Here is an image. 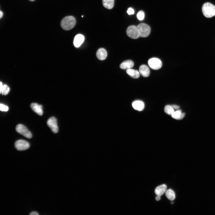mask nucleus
I'll list each match as a JSON object with an SVG mask.
<instances>
[{
  "instance_id": "nucleus-1",
  "label": "nucleus",
  "mask_w": 215,
  "mask_h": 215,
  "mask_svg": "<svg viewBox=\"0 0 215 215\" xmlns=\"http://www.w3.org/2000/svg\"><path fill=\"white\" fill-rule=\"evenodd\" d=\"M76 20L75 18L72 16L64 17L61 22V26L63 29L68 30L73 28L75 26Z\"/></svg>"
},
{
  "instance_id": "nucleus-2",
  "label": "nucleus",
  "mask_w": 215,
  "mask_h": 215,
  "mask_svg": "<svg viewBox=\"0 0 215 215\" xmlns=\"http://www.w3.org/2000/svg\"><path fill=\"white\" fill-rule=\"evenodd\" d=\"M204 15L207 18H211L215 15V6L209 2L204 3L202 7Z\"/></svg>"
},
{
  "instance_id": "nucleus-3",
  "label": "nucleus",
  "mask_w": 215,
  "mask_h": 215,
  "mask_svg": "<svg viewBox=\"0 0 215 215\" xmlns=\"http://www.w3.org/2000/svg\"><path fill=\"white\" fill-rule=\"evenodd\" d=\"M139 34L140 37H146L149 35L150 31V27L147 24L140 23L137 26Z\"/></svg>"
},
{
  "instance_id": "nucleus-4",
  "label": "nucleus",
  "mask_w": 215,
  "mask_h": 215,
  "mask_svg": "<svg viewBox=\"0 0 215 215\" xmlns=\"http://www.w3.org/2000/svg\"><path fill=\"white\" fill-rule=\"evenodd\" d=\"M126 33L129 37L133 39H137L140 37L138 27L135 25L129 26L127 29Z\"/></svg>"
},
{
  "instance_id": "nucleus-5",
  "label": "nucleus",
  "mask_w": 215,
  "mask_h": 215,
  "mask_svg": "<svg viewBox=\"0 0 215 215\" xmlns=\"http://www.w3.org/2000/svg\"><path fill=\"white\" fill-rule=\"evenodd\" d=\"M16 131L27 138H30L32 137V134L28 130L27 128L22 124L18 125L16 127Z\"/></svg>"
},
{
  "instance_id": "nucleus-6",
  "label": "nucleus",
  "mask_w": 215,
  "mask_h": 215,
  "mask_svg": "<svg viewBox=\"0 0 215 215\" xmlns=\"http://www.w3.org/2000/svg\"><path fill=\"white\" fill-rule=\"evenodd\" d=\"M148 64L150 67L154 70H158L161 68L162 63L159 59L156 58H151L148 62Z\"/></svg>"
},
{
  "instance_id": "nucleus-7",
  "label": "nucleus",
  "mask_w": 215,
  "mask_h": 215,
  "mask_svg": "<svg viewBox=\"0 0 215 215\" xmlns=\"http://www.w3.org/2000/svg\"><path fill=\"white\" fill-rule=\"evenodd\" d=\"M16 148L19 150H23L28 149L30 146L28 142L23 139L19 140L15 143Z\"/></svg>"
},
{
  "instance_id": "nucleus-8",
  "label": "nucleus",
  "mask_w": 215,
  "mask_h": 215,
  "mask_svg": "<svg viewBox=\"0 0 215 215\" xmlns=\"http://www.w3.org/2000/svg\"><path fill=\"white\" fill-rule=\"evenodd\" d=\"M47 124L54 133H56L58 132L59 129L57 120L56 118L54 117L50 118L47 121Z\"/></svg>"
},
{
  "instance_id": "nucleus-9",
  "label": "nucleus",
  "mask_w": 215,
  "mask_h": 215,
  "mask_svg": "<svg viewBox=\"0 0 215 215\" xmlns=\"http://www.w3.org/2000/svg\"><path fill=\"white\" fill-rule=\"evenodd\" d=\"M84 37L81 34H78L76 36L73 40V44L76 47H78L82 44L84 40Z\"/></svg>"
},
{
  "instance_id": "nucleus-10",
  "label": "nucleus",
  "mask_w": 215,
  "mask_h": 215,
  "mask_svg": "<svg viewBox=\"0 0 215 215\" xmlns=\"http://www.w3.org/2000/svg\"><path fill=\"white\" fill-rule=\"evenodd\" d=\"M30 107L32 110L39 115L41 116L43 114L42 107V105L33 103L31 104Z\"/></svg>"
},
{
  "instance_id": "nucleus-11",
  "label": "nucleus",
  "mask_w": 215,
  "mask_h": 215,
  "mask_svg": "<svg viewBox=\"0 0 215 215\" xmlns=\"http://www.w3.org/2000/svg\"><path fill=\"white\" fill-rule=\"evenodd\" d=\"M139 72L140 74L144 77H148L150 73L149 68L145 64H142L140 66Z\"/></svg>"
},
{
  "instance_id": "nucleus-12",
  "label": "nucleus",
  "mask_w": 215,
  "mask_h": 215,
  "mask_svg": "<svg viewBox=\"0 0 215 215\" xmlns=\"http://www.w3.org/2000/svg\"><path fill=\"white\" fill-rule=\"evenodd\" d=\"M96 56L99 59L103 60L105 59L107 57V52L104 48H100L97 51Z\"/></svg>"
},
{
  "instance_id": "nucleus-13",
  "label": "nucleus",
  "mask_w": 215,
  "mask_h": 215,
  "mask_svg": "<svg viewBox=\"0 0 215 215\" xmlns=\"http://www.w3.org/2000/svg\"><path fill=\"white\" fill-rule=\"evenodd\" d=\"M133 66V62L131 60H128L122 62L120 64V67L122 69L127 70L131 69Z\"/></svg>"
},
{
  "instance_id": "nucleus-14",
  "label": "nucleus",
  "mask_w": 215,
  "mask_h": 215,
  "mask_svg": "<svg viewBox=\"0 0 215 215\" xmlns=\"http://www.w3.org/2000/svg\"><path fill=\"white\" fill-rule=\"evenodd\" d=\"M167 188V186L162 184L157 187L155 190V193L157 196H161L166 192Z\"/></svg>"
},
{
  "instance_id": "nucleus-15",
  "label": "nucleus",
  "mask_w": 215,
  "mask_h": 215,
  "mask_svg": "<svg viewBox=\"0 0 215 215\" xmlns=\"http://www.w3.org/2000/svg\"><path fill=\"white\" fill-rule=\"evenodd\" d=\"M133 108L139 111L143 110L144 108V104L142 101L137 100L134 102L132 104Z\"/></svg>"
},
{
  "instance_id": "nucleus-16",
  "label": "nucleus",
  "mask_w": 215,
  "mask_h": 215,
  "mask_svg": "<svg viewBox=\"0 0 215 215\" xmlns=\"http://www.w3.org/2000/svg\"><path fill=\"white\" fill-rule=\"evenodd\" d=\"M185 115V113H182L181 110H178L176 111H174L171 116L174 119L180 120L183 118Z\"/></svg>"
},
{
  "instance_id": "nucleus-17",
  "label": "nucleus",
  "mask_w": 215,
  "mask_h": 215,
  "mask_svg": "<svg viewBox=\"0 0 215 215\" xmlns=\"http://www.w3.org/2000/svg\"><path fill=\"white\" fill-rule=\"evenodd\" d=\"M126 73L134 79L138 78L140 76L139 72L133 69H130L127 70Z\"/></svg>"
},
{
  "instance_id": "nucleus-18",
  "label": "nucleus",
  "mask_w": 215,
  "mask_h": 215,
  "mask_svg": "<svg viewBox=\"0 0 215 215\" xmlns=\"http://www.w3.org/2000/svg\"><path fill=\"white\" fill-rule=\"evenodd\" d=\"M114 1V0H102V4L105 8L111 9L113 7Z\"/></svg>"
},
{
  "instance_id": "nucleus-19",
  "label": "nucleus",
  "mask_w": 215,
  "mask_h": 215,
  "mask_svg": "<svg viewBox=\"0 0 215 215\" xmlns=\"http://www.w3.org/2000/svg\"><path fill=\"white\" fill-rule=\"evenodd\" d=\"M0 93L3 95L7 94L10 90V88L7 85H3L1 82H0Z\"/></svg>"
},
{
  "instance_id": "nucleus-20",
  "label": "nucleus",
  "mask_w": 215,
  "mask_h": 215,
  "mask_svg": "<svg viewBox=\"0 0 215 215\" xmlns=\"http://www.w3.org/2000/svg\"><path fill=\"white\" fill-rule=\"evenodd\" d=\"M165 196L171 201L173 200L176 197L174 192L171 189H168L166 191Z\"/></svg>"
},
{
  "instance_id": "nucleus-21",
  "label": "nucleus",
  "mask_w": 215,
  "mask_h": 215,
  "mask_svg": "<svg viewBox=\"0 0 215 215\" xmlns=\"http://www.w3.org/2000/svg\"><path fill=\"white\" fill-rule=\"evenodd\" d=\"M164 110L166 114L171 115L174 112V109L172 105H168L165 106Z\"/></svg>"
},
{
  "instance_id": "nucleus-22",
  "label": "nucleus",
  "mask_w": 215,
  "mask_h": 215,
  "mask_svg": "<svg viewBox=\"0 0 215 215\" xmlns=\"http://www.w3.org/2000/svg\"><path fill=\"white\" fill-rule=\"evenodd\" d=\"M137 17L138 19L139 20H142L144 18L145 14L143 11H139L137 14Z\"/></svg>"
},
{
  "instance_id": "nucleus-23",
  "label": "nucleus",
  "mask_w": 215,
  "mask_h": 215,
  "mask_svg": "<svg viewBox=\"0 0 215 215\" xmlns=\"http://www.w3.org/2000/svg\"><path fill=\"white\" fill-rule=\"evenodd\" d=\"M0 109L1 111H7L8 110V107L2 104H0Z\"/></svg>"
},
{
  "instance_id": "nucleus-24",
  "label": "nucleus",
  "mask_w": 215,
  "mask_h": 215,
  "mask_svg": "<svg viewBox=\"0 0 215 215\" xmlns=\"http://www.w3.org/2000/svg\"><path fill=\"white\" fill-rule=\"evenodd\" d=\"M134 10L132 8H129L127 11V13L128 15L133 14L134 13Z\"/></svg>"
},
{
  "instance_id": "nucleus-25",
  "label": "nucleus",
  "mask_w": 215,
  "mask_h": 215,
  "mask_svg": "<svg viewBox=\"0 0 215 215\" xmlns=\"http://www.w3.org/2000/svg\"><path fill=\"white\" fill-rule=\"evenodd\" d=\"M172 105L174 109L178 110L179 109V108H180V107L179 106H178V105Z\"/></svg>"
},
{
  "instance_id": "nucleus-26",
  "label": "nucleus",
  "mask_w": 215,
  "mask_h": 215,
  "mask_svg": "<svg viewBox=\"0 0 215 215\" xmlns=\"http://www.w3.org/2000/svg\"><path fill=\"white\" fill-rule=\"evenodd\" d=\"M30 215H39V214L36 211H33L30 213Z\"/></svg>"
},
{
  "instance_id": "nucleus-27",
  "label": "nucleus",
  "mask_w": 215,
  "mask_h": 215,
  "mask_svg": "<svg viewBox=\"0 0 215 215\" xmlns=\"http://www.w3.org/2000/svg\"><path fill=\"white\" fill-rule=\"evenodd\" d=\"M160 196H156L155 198L156 200L157 201L161 199Z\"/></svg>"
},
{
  "instance_id": "nucleus-28",
  "label": "nucleus",
  "mask_w": 215,
  "mask_h": 215,
  "mask_svg": "<svg viewBox=\"0 0 215 215\" xmlns=\"http://www.w3.org/2000/svg\"><path fill=\"white\" fill-rule=\"evenodd\" d=\"M3 16V13L1 10H0V18L1 19L2 17Z\"/></svg>"
},
{
  "instance_id": "nucleus-29",
  "label": "nucleus",
  "mask_w": 215,
  "mask_h": 215,
  "mask_svg": "<svg viewBox=\"0 0 215 215\" xmlns=\"http://www.w3.org/2000/svg\"><path fill=\"white\" fill-rule=\"evenodd\" d=\"M171 203V204H173L174 203V202L172 201Z\"/></svg>"
},
{
  "instance_id": "nucleus-30",
  "label": "nucleus",
  "mask_w": 215,
  "mask_h": 215,
  "mask_svg": "<svg viewBox=\"0 0 215 215\" xmlns=\"http://www.w3.org/2000/svg\"><path fill=\"white\" fill-rule=\"evenodd\" d=\"M29 0L31 1H34L35 0Z\"/></svg>"
}]
</instances>
